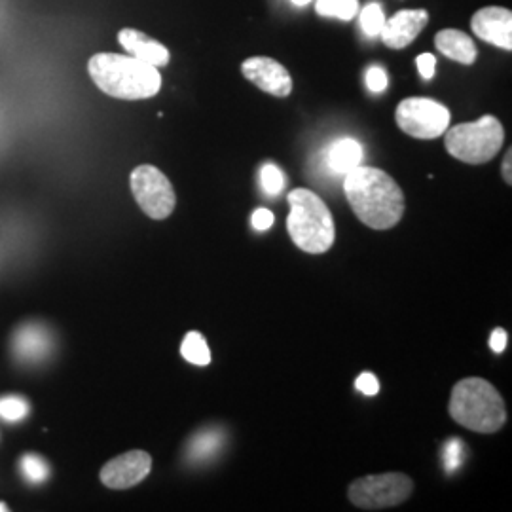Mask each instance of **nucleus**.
I'll return each mask as SVG.
<instances>
[{
    "mask_svg": "<svg viewBox=\"0 0 512 512\" xmlns=\"http://www.w3.org/2000/svg\"><path fill=\"white\" fill-rule=\"evenodd\" d=\"M152 471V458L143 450H131L110 459L101 469V482L110 490H128L141 484Z\"/></svg>",
    "mask_w": 512,
    "mask_h": 512,
    "instance_id": "nucleus-9",
    "label": "nucleus"
},
{
    "mask_svg": "<svg viewBox=\"0 0 512 512\" xmlns=\"http://www.w3.org/2000/svg\"><path fill=\"white\" fill-rule=\"evenodd\" d=\"M471 27L480 40L511 52L512 12L509 8H501V6L482 8L471 19Z\"/></svg>",
    "mask_w": 512,
    "mask_h": 512,
    "instance_id": "nucleus-11",
    "label": "nucleus"
},
{
    "mask_svg": "<svg viewBox=\"0 0 512 512\" xmlns=\"http://www.w3.org/2000/svg\"><path fill=\"white\" fill-rule=\"evenodd\" d=\"M355 387H357V391H361L366 397H374V395H378V391H380V382H378V378H376L372 372H363V374L357 378Z\"/></svg>",
    "mask_w": 512,
    "mask_h": 512,
    "instance_id": "nucleus-25",
    "label": "nucleus"
},
{
    "mask_svg": "<svg viewBox=\"0 0 512 512\" xmlns=\"http://www.w3.org/2000/svg\"><path fill=\"white\" fill-rule=\"evenodd\" d=\"M19 471L29 484H44L50 478V465L37 454H25L19 461Z\"/></svg>",
    "mask_w": 512,
    "mask_h": 512,
    "instance_id": "nucleus-19",
    "label": "nucleus"
},
{
    "mask_svg": "<svg viewBox=\"0 0 512 512\" xmlns=\"http://www.w3.org/2000/svg\"><path fill=\"white\" fill-rule=\"evenodd\" d=\"M418 71H420L423 80H431L435 76V69H437V57L433 54H421L416 59Z\"/></svg>",
    "mask_w": 512,
    "mask_h": 512,
    "instance_id": "nucleus-27",
    "label": "nucleus"
},
{
    "mask_svg": "<svg viewBox=\"0 0 512 512\" xmlns=\"http://www.w3.org/2000/svg\"><path fill=\"white\" fill-rule=\"evenodd\" d=\"M344 192L353 213L372 230H389L403 219V190L382 169L357 165L344 179Z\"/></svg>",
    "mask_w": 512,
    "mask_h": 512,
    "instance_id": "nucleus-1",
    "label": "nucleus"
},
{
    "mask_svg": "<svg viewBox=\"0 0 512 512\" xmlns=\"http://www.w3.org/2000/svg\"><path fill=\"white\" fill-rule=\"evenodd\" d=\"M511 160L512 152L509 150L507 156H505V162H503V179H505L507 184H512Z\"/></svg>",
    "mask_w": 512,
    "mask_h": 512,
    "instance_id": "nucleus-29",
    "label": "nucleus"
},
{
    "mask_svg": "<svg viewBox=\"0 0 512 512\" xmlns=\"http://www.w3.org/2000/svg\"><path fill=\"white\" fill-rule=\"evenodd\" d=\"M427 21V10H401L393 18L385 19L380 31L382 42L391 50H403L418 38Z\"/></svg>",
    "mask_w": 512,
    "mask_h": 512,
    "instance_id": "nucleus-12",
    "label": "nucleus"
},
{
    "mask_svg": "<svg viewBox=\"0 0 512 512\" xmlns=\"http://www.w3.org/2000/svg\"><path fill=\"white\" fill-rule=\"evenodd\" d=\"M243 76L262 92L274 97H289L293 92V76L272 57H251L241 65Z\"/></svg>",
    "mask_w": 512,
    "mask_h": 512,
    "instance_id": "nucleus-10",
    "label": "nucleus"
},
{
    "mask_svg": "<svg viewBox=\"0 0 512 512\" xmlns=\"http://www.w3.org/2000/svg\"><path fill=\"white\" fill-rule=\"evenodd\" d=\"M384 23L385 18L382 6H380L378 2L368 4L365 10H363V14H361V27H363L366 37H376V35H380Z\"/></svg>",
    "mask_w": 512,
    "mask_h": 512,
    "instance_id": "nucleus-21",
    "label": "nucleus"
},
{
    "mask_svg": "<svg viewBox=\"0 0 512 512\" xmlns=\"http://www.w3.org/2000/svg\"><path fill=\"white\" fill-rule=\"evenodd\" d=\"M260 183H262V190L268 196H277L283 192L285 177L277 165L266 164L260 169Z\"/></svg>",
    "mask_w": 512,
    "mask_h": 512,
    "instance_id": "nucleus-22",
    "label": "nucleus"
},
{
    "mask_svg": "<svg viewBox=\"0 0 512 512\" xmlns=\"http://www.w3.org/2000/svg\"><path fill=\"white\" fill-rule=\"evenodd\" d=\"M14 355L21 363H40L44 361L54 348V340L50 330L38 323H29L19 327L14 334Z\"/></svg>",
    "mask_w": 512,
    "mask_h": 512,
    "instance_id": "nucleus-13",
    "label": "nucleus"
},
{
    "mask_svg": "<svg viewBox=\"0 0 512 512\" xmlns=\"http://www.w3.org/2000/svg\"><path fill=\"white\" fill-rule=\"evenodd\" d=\"M363 162V147L355 139H338L325 152V165L332 175H348L351 169Z\"/></svg>",
    "mask_w": 512,
    "mask_h": 512,
    "instance_id": "nucleus-15",
    "label": "nucleus"
},
{
    "mask_svg": "<svg viewBox=\"0 0 512 512\" xmlns=\"http://www.w3.org/2000/svg\"><path fill=\"white\" fill-rule=\"evenodd\" d=\"M131 192L135 202L147 213L150 219L164 220L171 217L177 205L173 184L154 165H139L129 177Z\"/></svg>",
    "mask_w": 512,
    "mask_h": 512,
    "instance_id": "nucleus-7",
    "label": "nucleus"
},
{
    "mask_svg": "<svg viewBox=\"0 0 512 512\" xmlns=\"http://www.w3.org/2000/svg\"><path fill=\"white\" fill-rule=\"evenodd\" d=\"M461 450H463V442L458 439L450 440L446 446H444V467L448 473H454L461 465Z\"/></svg>",
    "mask_w": 512,
    "mask_h": 512,
    "instance_id": "nucleus-23",
    "label": "nucleus"
},
{
    "mask_svg": "<svg viewBox=\"0 0 512 512\" xmlns=\"http://www.w3.org/2000/svg\"><path fill=\"white\" fill-rule=\"evenodd\" d=\"M446 150L459 162L480 165L494 160L505 143V129L495 116L446 129Z\"/></svg>",
    "mask_w": 512,
    "mask_h": 512,
    "instance_id": "nucleus-5",
    "label": "nucleus"
},
{
    "mask_svg": "<svg viewBox=\"0 0 512 512\" xmlns=\"http://www.w3.org/2000/svg\"><path fill=\"white\" fill-rule=\"evenodd\" d=\"M274 213L272 211H268V209H256L255 213H253V217H251V224H253V228L258 230V232H266V230H270L272 226H274Z\"/></svg>",
    "mask_w": 512,
    "mask_h": 512,
    "instance_id": "nucleus-26",
    "label": "nucleus"
},
{
    "mask_svg": "<svg viewBox=\"0 0 512 512\" xmlns=\"http://www.w3.org/2000/svg\"><path fill=\"white\" fill-rule=\"evenodd\" d=\"M507 342H509V336L503 329H495L490 336V348L494 349L495 353H503L507 348Z\"/></svg>",
    "mask_w": 512,
    "mask_h": 512,
    "instance_id": "nucleus-28",
    "label": "nucleus"
},
{
    "mask_svg": "<svg viewBox=\"0 0 512 512\" xmlns=\"http://www.w3.org/2000/svg\"><path fill=\"white\" fill-rule=\"evenodd\" d=\"M29 412H31V404L27 403L23 397L8 395L0 399V420L18 423L25 420Z\"/></svg>",
    "mask_w": 512,
    "mask_h": 512,
    "instance_id": "nucleus-20",
    "label": "nucleus"
},
{
    "mask_svg": "<svg viewBox=\"0 0 512 512\" xmlns=\"http://www.w3.org/2000/svg\"><path fill=\"white\" fill-rule=\"evenodd\" d=\"M181 355H183L184 361H188L192 365L207 366L211 363V349L200 332H188L184 336Z\"/></svg>",
    "mask_w": 512,
    "mask_h": 512,
    "instance_id": "nucleus-17",
    "label": "nucleus"
},
{
    "mask_svg": "<svg viewBox=\"0 0 512 512\" xmlns=\"http://www.w3.org/2000/svg\"><path fill=\"white\" fill-rule=\"evenodd\" d=\"M88 73L103 93L124 101L150 99L162 88V74L131 55L95 54Z\"/></svg>",
    "mask_w": 512,
    "mask_h": 512,
    "instance_id": "nucleus-2",
    "label": "nucleus"
},
{
    "mask_svg": "<svg viewBox=\"0 0 512 512\" xmlns=\"http://www.w3.org/2000/svg\"><path fill=\"white\" fill-rule=\"evenodd\" d=\"M366 86H368V90L372 93L385 92V88H387V73H385L384 67L372 65L366 71Z\"/></svg>",
    "mask_w": 512,
    "mask_h": 512,
    "instance_id": "nucleus-24",
    "label": "nucleus"
},
{
    "mask_svg": "<svg viewBox=\"0 0 512 512\" xmlns=\"http://www.w3.org/2000/svg\"><path fill=\"white\" fill-rule=\"evenodd\" d=\"M289 205L287 228L294 245L310 255L327 253L336 238V226L327 203L308 188H296L289 194Z\"/></svg>",
    "mask_w": 512,
    "mask_h": 512,
    "instance_id": "nucleus-4",
    "label": "nucleus"
},
{
    "mask_svg": "<svg viewBox=\"0 0 512 512\" xmlns=\"http://www.w3.org/2000/svg\"><path fill=\"white\" fill-rule=\"evenodd\" d=\"M448 410L461 427L484 435L497 433L507 423L501 393L482 378H467L454 385Z\"/></svg>",
    "mask_w": 512,
    "mask_h": 512,
    "instance_id": "nucleus-3",
    "label": "nucleus"
},
{
    "mask_svg": "<svg viewBox=\"0 0 512 512\" xmlns=\"http://www.w3.org/2000/svg\"><path fill=\"white\" fill-rule=\"evenodd\" d=\"M435 46L440 54L458 61L461 65H473L478 55L473 38L458 29L439 31L435 37Z\"/></svg>",
    "mask_w": 512,
    "mask_h": 512,
    "instance_id": "nucleus-16",
    "label": "nucleus"
},
{
    "mask_svg": "<svg viewBox=\"0 0 512 512\" xmlns=\"http://www.w3.org/2000/svg\"><path fill=\"white\" fill-rule=\"evenodd\" d=\"M296 6H306V4H310L311 0H293Z\"/></svg>",
    "mask_w": 512,
    "mask_h": 512,
    "instance_id": "nucleus-30",
    "label": "nucleus"
},
{
    "mask_svg": "<svg viewBox=\"0 0 512 512\" xmlns=\"http://www.w3.org/2000/svg\"><path fill=\"white\" fill-rule=\"evenodd\" d=\"M397 126L414 139H437L450 126V110L435 99L408 97L399 103L395 112Z\"/></svg>",
    "mask_w": 512,
    "mask_h": 512,
    "instance_id": "nucleus-8",
    "label": "nucleus"
},
{
    "mask_svg": "<svg viewBox=\"0 0 512 512\" xmlns=\"http://www.w3.org/2000/svg\"><path fill=\"white\" fill-rule=\"evenodd\" d=\"M0 512H8V507L4 503H0Z\"/></svg>",
    "mask_w": 512,
    "mask_h": 512,
    "instance_id": "nucleus-31",
    "label": "nucleus"
},
{
    "mask_svg": "<svg viewBox=\"0 0 512 512\" xmlns=\"http://www.w3.org/2000/svg\"><path fill=\"white\" fill-rule=\"evenodd\" d=\"M315 10L323 18L351 21L359 12V0H317Z\"/></svg>",
    "mask_w": 512,
    "mask_h": 512,
    "instance_id": "nucleus-18",
    "label": "nucleus"
},
{
    "mask_svg": "<svg viewBox=\"0 0 512 512\" xmlns=\"http://www.w3.org/2000/svg\"><path fill=\"white\" fill-rule=\"evenodd\" d=\"M118 42L122 44V48L128 52V55L135 59H141L156 69L165 67L169 63L171 55L164 44L147 37L145 33H141L137 29H122L118 33Z\"/></svg>",
    "mask_w": 512,
    "mask_h": 512,
    "instance_id": "nucleus-14",
    "label": "nucleus"
},
{
    "mask_svg": "<svg viewBox=\"0 0 512 512\" xmlns=\"http://www.w3.org/2000/svg\"><path fill=\"white\" fill-rule=\"evenodd\" d=\"M414 492L412 478L404 473H384L357 478L349 484V501L363 511H382L404 503Z\"/></svg>",
    "mask_w": 512,
    "mask_h": 512,
    "instance_id": "nucleus-6",
    "label": "nucleus"
}]
</instances>
